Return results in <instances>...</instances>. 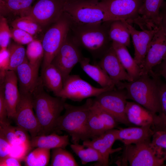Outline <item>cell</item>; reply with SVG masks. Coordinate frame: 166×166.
<instances>
[{
  "label": "cell",
  "mask_w": 166,
  "mask_h": 166,
  "mask_svg": "<svg viewBox=\"0 0 166 166\" xmlns=\"http://www.w3.org/2000/svg\"><path fill=\"white\" fill-rule=\"evenodd\" d=\"M166 58V36L160 25L148 47L141 68V75L152 73L154 67Z\"/></svg>",
  "instance_id": "obj_14"
},
{
  "label": "cell",
  "mask_w": 166,
  "mask_h": 166,
  "mask_svg": "<svg viewBox=\"0 0 166 166\" xmlns=\"http://www.w3.org/2000/svg\"><path fill=\"white\" fill-rule=\"evenodd\" d=\"M21 161L13 157L9 156L0 159V166H20Z\"/></svg>",
  "instance_id": "obj_47"
},
{
  "label": "cell",
  "mask_w": 166,
  "mask_h": 166,
  "mask_svg": "<svg viewBox=\"0 0 166 166\" xmlns=\"http://www.w3.org/2000/svg\"><path fill=\"white\" fill-rule=\"evenodd\" d=\"M93 101V99L88 98L84 104L80 106L65 103V113L58 119L54 131L66 132L71 136L73 143L89 140L87 121Z\"/></svg>",
  "instance_id": "obj_4"
},
{
  "label": "cell",
  "mask_w": 166,
  "mask_h": 166,
  "mask_svg": "<svg viewBox=\"0 0 166 166\" xmlns=\"http://www.w3.org/2000/svg\"><path fill=\"white\" fill-rule=\"evenodd\" d=\"M98 64L106 72L116 86L123 81H133L123 67L111 45L100 58Z\"/></svg>",
  "instance_id": "obj_15"
},
{
  "label": "cell",
  "mask_w": 166,
  "mask_h": 166,
  "mask_svg": "<svg viewBox=\"0 0 166 166\" xmlns=\"http://www.w3.org/2000/svg\"><path fill=\"white\" fill-rule=\"evenodd\" d=\"M20 93L14 119L17 126L28 132L32 138L38 135L40 127L33 110L31 93Z\"/></svg>",
  "instance_id": "obj_11"
},
{
  "label": "cell",
  "mask_w": 166,
  "mask_h": 166,
  "mask_svg": "<svg viewBox=\"0 0 166 166\" xmlns=\"http://www.w3.org/2000/svg\"><path fill=\"white\" fill-rule=\"evenodd\" d=\"M30 144L32 148L54 149L65 148L69 144V135H59L55 133L47 135H37L31 138Z\"/></svg>",
  "instance_id": "obj_24"
},
{
  "label": "cell",
  "mask_w": 166,
  "mask_h": 166,
  "mask_svg": "<svg viewBox=\"0 0 166 166\" xmlns=\"http://www.w3.org/2000/svg\"><path fill=\"white\" fill-rule=\"evenodd\" d=\"M35 0H6V15L9 13L20 17L27 16Z\"/></svg>",
  "instance_id": "obj_32"
},
{
  "label": "cell",
  "mask_w": 166,
  "mask_h": 166,
  "mask_svg": "<svg viewBox=\"0 0 166 166\" xmlns=\"http://www.w3.org/2000/svg\"><path fill=\"white\" fill-rule=\"evenodd\" d=\"M69 33L51 63L61 73L63 82L74 67L84 57L80 47Z\"/></svg>",
  "instance_id": "obj_10"
},
{
  "label": "cell",
  "mask_w": 166,
  "mask_h": 166,
  "mask_svg": "<svg viewBox=\"0 0 166 166\" xmlns=\"http://www.w3.org/2000/svg\"><path fill=\"white\" fill-rule=\"evenodd\" d=\"M26 52L29 62L35 66L39 67L44 56L42 42L39 40L35 39L27 44Z\"/></svg>",
  "instance_id": "obj_34"
},
{
  "label": "cell",
  "mask_w": 166,
  "mask_h": 166,
  "mask_svg": "<svg viewBox=\"0 0 166 166\" xmlns=\"http://www.w3.org/2000/svg\"><path fill=\"white\" fill-rule=\"evenodd\" d=\"M150 143L125 146L124 159L131 166H160L164 161L155 155Z\"/></svg>",
  "instance_id": "obj_13"
},
{
  "label": "cell",
  "mask_w": 166,
  "mask_h": 166,
  "mask_svg": "<svg viewBox=\"0 0 166 166\" xmlns=\"http://www.w3.org/2000/svg\"><path fill=\"white\" fill-rule=\"evenodd\" d=\"M111 46L120 61L129 75L133 80L141 76V69L132 57L126 46L112 42Z\"/></svg>",
  "instance_id": "obj_23"
},
{
  "label": "cell",
  "mask_w": 166,
  "mask_h": 166,
  "mask_svg": "<svg viewBox=\"0 0 166 166\" xmlns=\"http://www.w3.org/2000/svg\"><path fill=\"white\" fill-rule=\"evenodd\" d=\"M39 67L30 64L27 57L14 70L18 77L20 93H31L38 84L40 77L38 76Z\"/></svg>",
  "instance_id": "obj_18"
},
{
  "label": "cell",
  "mask_w": 166,
  "mask_h": 166,
  "mask_svg": "<svg viewBox=\"0 0 166 166\" xmlns=\"http://www.w3.org/2000/svg\"><path fill=\"white\" fill-rule=\"evenodd\" d=\"M158 65H159L158 75L163 77L166 83V58Z\"/></svg>",
  "instance_id": "obj_48"
},
{
  "label": "cell",
  "mask_w": 166,
  "mask_h": 166,
  "mask_svg": "<svg viewBox=\"0 0 166 166\" xmlns=\"http://www.w3.org/2000/svg\"><path fill=\"white\" fill-rule=\"evenodd\" d=\"M72 23L70 16L64 12L45 34L42 41L44 56L42 69L50 64L70 32Z\"/></svg>",
  "instance_id": "obj_6"
},
{
  "label": "cell",
  "mask_w": 166,
  "mask_h": 166,
  "mask_svg": "<svg viewBox=\"0 0 166 166\" xmlns=\"http://www.w3.org/2000/svg\"><path fill=\"white\" fill-rule=\"evenodd\" d=\"M10 63V53L7 49L0 50V81L5 78L6 72L8 70Z\"/></svg>",
  "instance_id": "obj_43"
},
{
  "label": "cell",
  "mask_w": 166,
  "mask_h": 166,
  "mask_svg": "<svg viewBox=\"0 0 166 166\" xmlns=\"http://www.w3.org/2000/svg\"><path fill=\"white\" fill-rule=\"evenodd\" d=\"M160 14L161 18V25L166 36V10H162Z\"/></svg>",
  "instance_id": "obj_49"
},
{
  "label": "cell",
  "mask_w": 166,
  "mask_h": 166,
  "mask_svg": "<svg viewBox=\"0 0 166 166\" xmlns=\"http://www.w3.org/2000/svg\"><path fill=\"white\" fill-rule=\"evenodd\" d=\"M163 0H143L139 10V26L142 30H151L161 24L160 9Z\"/></svg>",
  "instance_id": "obj_17"
},
{
  "label": "cell",
  "mask_w": 166,
  "mask_h": 166,
  "mask_svg": "<svg viewBox=\"0 0 166 166\" xmlns=\"http://www.w3.org/2000/svg\"><path fill=\"white\" fill-rule=\"evenodd\" d=\"M7 49L10 53L8 70H14L27 58L26 50L22 45L16 42L10 43Z\"/></svg>",
  "instance_id": "obj_31"
},
{
  "label": "cell",
  "mask_w": 166,
  "mask_h": 166,
  "mask_svg": "<svg viewBox=\"0 0 166 166\" xmlns=\"http://www.w3.org/2000/svg\"><path fill=\"white\" fill-rule=\"evenodd\" d=\"M4 82L0 83V124L9 123L8 111L4 93Z\"/></svg>",
  "instance_id": "obj_44"
},
{
  "label": "cell",
  "mask_w": 166,
  "mask_h": 166,
  "mask_svg": "<svg viewBox=\"0 0 166 166\" xmlns=\"http://www.w3.org/2000/svg\"><path fill=\"white\" fill-rule=\"evenodd\" d=\"M62 0H37L27 15L42 27L54 23L64 12Z\"/></svg>",
  "instance_id": "obj_12"
},
{
  "label": "cell",
  "mask_w": 166,
  "mask_h": 166,
  "mask_svg": "<svg viewBox=\"0 0 166 166\" xmlns=\"http://www.w3.org/2000/svg\"><path fill=\"white\" fill-rule=\"evenodd\" d=\"M50 149L38 147L27 155L24 160L27 166H45L49 161Z\"/></svg>",
  "instance_id": "obj_29"
},
{
  "label": "cell",
  "mask_w": 166,
  "mask_h": 166,
  "mask_svg": "<svg viewBox=\"0 0 166 166\" xmlns=\"http://www.w3.org/2000/svg\"><path fill=\"white\" fill-rule=\"evenodd\" d=\"M117 130L114 128L109 130L90 140L83 141L82 144L85 147H92L100 154L102 159V166L109 165V155L115 151L112 147L117 140Z\"/></svg>",
  "instance_id": "obj_20"
},
{
  "label": "cell",
  "mask_w": 166,
  "mask_h": 166,
  "mask_svg": "<svg viewBox=\"0 0 166 166\" xmlns=\"http://www.w3.org/2000/svg\"><path fill=\"white\" fill-rule=\"evenodd\" d=\"M14 128L17 137L21 143L30 141L27 131L18 126H14Z\"/></svg>",
  "instance_id": "obj_46"
},
{
  "label": "cell",
  "mask_w": 166,
  "mask_h": 166,
  "mask_svg": "<svg viewBox=\"0 0 166 166\" xmlns=\"http://www.w3.org/2000/svg\"><path fill=\"white\" fill-rule=\"evenodd\" d=\"M161 9L162 10H166V2L164 1L163 3Z\"/></svg>",
  "instance_id": "obj_51"
},
{
  "label": "cell",
  "mask_w": 166,
  "mask_h": 166,
  "mask_svg": "<svg viewBox=\"0 0 166 166\" xmlns=\"http://www.w3.org/2000/svg\"><path fill=\"white\" fill-rule=\"evenodd\" d=\"M41 78L44 86L52 92L55 96L61 90L63 84L61 74L52 64L41 70Z\"/></svg>",
  "instance_id": "obj_26"
},
{
  "label": "cell",
  "mask_w": 166,
  "mask_h": 166,
  "mask_svg": "<svg viewBox=\"0 0 166 166\" xmlns=\"http://www.w3.org/2000/svg\"><path fill=\"white\" fill-rule=\"evenodd\" d=\"M0 131L12 146L22 143L17 137L14 126L11 125L10 123L0 124Z\"/></svg>",
  "instance_id": "obj_42"
},
{
  "label": "cell",
  "mask_w": 166,
  "mask_h": 166,
  "mask_svg": "<svg viewBox=\"0 0 166 166\" xmlns=\"http://www.w3.org/2000/svg\"><path fill=\"white\" fill-rule=\"evenodd\" d=\"M110 22L81 25L72 21L70 31L80 47L87 50L94 57L101 58L111 45L109 35Z\"/></svg>",
  "instance_id": "obj_2"
},
{
  "label": "cell",
  "mask_w": 166,
  "mask_h": 166,
  "mask_svg": "<svg viewBox=\"0 0 166 166\" xmlns=\"http://www.w3.org/2000/svg\"><path fill=\"white\" fill-rule=\"evenodd\" d=\"M109 35L111 41L129 47L130 45V34L124 20L111 21Z\"/></svg>",
  "instance_id": "obj_27"
},
{
  "label": "cell",
  "mask_w": 166,
  "mask_h": 166,
  "mask_svg": "<svg viewBox=\"0 0 166 166\" xmlns=\"http://www.w3.org/2000/svg\"><path fill=\"white\" fill-rule=\"evenodd\" d=\"M92 105L93 104L89 111L87 121L88 128L91 139L98 136L107 131Z\"/></svg>",
  "instance_id": "obj_36"
},
{
  "label": "cell",
  "mask_w": 166,
  "mask_h": 166,
  "mask_svg": "<svg viewBox=\"0 0 166 166\" xmlns=\"http://www.w3.org/2000/svg\"><path fill=\"white\" fill-rule=\"evenodd\" d=\"M32 148L30 141L12 145L9 156L22 161L24 160Z\"/></svg>",
  "instance_id": "obj_40"
},
{
  "label": "cell",
  "mask_w": 166,
  "mask_h": 166,
  "mask_svg": "<svg viewBox=\"0 0 166 166\" xmlns=\"http://www.w3.org/2000/svg\"><path fill=\"white\" fill-rule=\"evenodd\" d=\"M92 106L107 130L114 128L118 122L109 113L104 111L93 101Z\"/></svg>",
  "instance_id": "obj_39"
},
{
  "label": "cell",
  "mask_w": 166,
  "mask_h": 166,
  "mask_svg": "<svg viewBox=\"0 0 166 166\" xmlns=\"http://www.w3.org/2000/svg\"><path fill=\"white\" fill-rule=\"evenodd\" d=\"M143 0H101L100 4L105 12L106 21L124 20L138 26L139 10Z\"/></svg>",
  "instance_id": "obj_7"
},
{
  "label": "cell",
  "mask_w": 166,
  "mask_h": 166,
  "mask_svg": "<svg viewBox=\"0 0 166 166\" xmlns=\"http://www.w3.org/2000/svg\"><path fill=\"white\" fill-rule=\"evenodd\" d=\"M128 99L124 89L115 87L99 94L93 101L99 107L112 116L118 123L128 125L131 124L125 113Z\"/></svg>",
  "instance_id": "obj_8"
},
{
  "label": "cell",
  "mask_w": 166,
  "mask_h": 166,
  "mask_svg": "<svg viewBox=\"0 0 166 166\" xmlns=\"http://www.w3.org/2000/svg\"><path fill=\"white\" fill-rule=\"evenodd\" d=\"M64 11L73 23L81 25L105 22L106 15L99 0H68L64 2Z\"/></svg>",
  "instance_id": "obj_5"
},
{
  "label": "cell",
  "mask_w": 166,
  "mask_h": 166,
  "mask_svg": "<svg viewBox=\"0 0 166 166\" xmlns=\"http://www.w3.org/2000/svg\"><path fill=\"white\" fill-rule=\"evenodd\" d=\"M13 28L24 30L33 36L41 32L42 27L31 18L26 16L16 18L11 23Z\"/></svg>",
  "instance_id": "obj_35"
},
{
  "label": "cell",
  "mask_w": 166,
  "mask_h": 166,
  "mask_svg": "<svg viewBox=\"0 0 166 166\" xmlns=\"http://www.w3.org/2000/svg\"><path fill=\"white\" fill-rule=\"evenodd\" d=\"M18 82L17 77L14 70L6 71L4 81V93L8 118L14 119L20 98Z\"/></svg>",
  "instance_id": "obj_21"
},
{
  "label": "cell",
  "mask_w": 166,
  "mask_h": 166,
  "mask_svg": "<svg viewBox=\"0 0 166 166\" xmlns=\"http://www.w3.org/2000/svg\"><path fill=\"white\" fill-rule=\"evenodd\" d=\"M153 78L149 74L142 75L131 81L120 82L116 86L124 89L128 99L142 106L153 114H158L161 111L159 96L160 80L157 74Z\"/></svg>",
  "instance_id": "obj_3"
},
{
  "label": "cell",
  "mask_w": 166,
  "mask_h": 166,
  "mask_svg": "<svg viewBox=\"0 0 166 166\" xmlns=\"http://www.w3.org/2000/svg\"><path fill=\"white\" fill-rule=\"evenodd\" d=\"M12 38L20 44H28L35 39L34 36L22 30L13 28L11 30Z\"/></svg>",
  "instance_id": "obj_41"
},
{
  "label": "cell",
  "mask_w": 166,
  "mask_h": 166,
  "mask_svg": "<svg viewBox=\"0 0 166 166\" xmlns=\"http://www.w3.org/2000/svg\"><path fill=\"white\" fill-rule=\"evenodd\" d=\"M44 86L41 78L31 93L33 108L40 127L38 135H48L54 131L65 103V99L50 95L45 91Z\"/></svg>",
  "instance_id": "obj_1"
},
{
  "label": "cell",
  "mask_w": 166,
  "mask_h": 166,
  "mask_svg": "<svg viewBox=\"0 0 166 166\" xmlns=\"http://www.w3.org/2000/svg\"><path fill=\"white\" fill-rule=\"evenodd\" d=\"M12 145L0 131V159L9 156Z\"/></svg>",
  "instance_id": "obj_45"
},
{
  "label": "cell",
  "mask_w": 166,
  "mask_h": 166,
  "mask_svg": "<svg viewBox=\"0 0 166 166\" xmlns=\"http://www.w3.org/2000/svg\"><path fill=\"white\" fill-rule=\"evenodd\" d=\"M12 38L11 30L5 17L0 16V47L1 49H7Z\"/></svg>",
  "instance_id": "obj_38"
},
{
  "label": "cell",
  "mask_w": 166,
  "mask_h": 166,
  "mask_svg": "<svg viewBox=\"0 0 166 166\" xmlns=\"http://www.w3.org/2000/svg\"><path fill=\"white\" fill-rule=\"evenodd\" d=\"M6 0H0V15L4 16L6 15Z\"/></svg>",
  "instance_id": "obj_50"
},
{
  "label": "cell",
  "mask_w": 166,
  "mask_h": 166,
  "mask_svg": "<svg viewBox=\"0 0 166 166\" xmlns=\"http://www.w3.org/2000/svg\"><path fill=\"white\" fill-rule=\"evenodd\" d=\"M70 147L73 152L80 158L81 164L85 165L92 162H97V165L102 166V159L98 152L91 147H85L79 143H73Z\"/></svg>",
  "instance_id": "obj_28"
},
{
  "label": "cell",
  "mask_w": 166,
  "mask_h": 166,
  "mask_svg": "<svg viewBox=\"0 0 166 166\" xmlns=\"http://www.w3.org/2000/svg\"><path fill=\"white\" fill-rule=\"evenodd\" d=\"M150 145L156 156L164 162L166 160V131L154 132Z\"/></svg>",
  "instance_id": "obj_33"
},
{
  "label": "cell",
  "mask_w": 166,
  "mask_h": 166,
  "mask_svg": "<svg viewBox=\"0 0 166 166\" xmlns=\"http://www.w3.org/2000/svg\"><path fill=\"white\" fill-rule=\"evenodd\" d=\"M125 113L131 124L139 126L151 124L152 127L156 123L157 115L134 101H127Z\"/></svg>",
  "instance_id": "obj_22"
},
{
  "label": "cell",
  "mask_w": 166,
  "mask_h": 166,
  "mask_svg": "<svg viewBox=\"0 0 166 166\" xmlns=\"http://www.w3.org/2000/svg\"><path fill=\"white\" fill-rule=\"evenodd\" d=\"M124 21L132 39L134 49V58L141 69L149 45L159 26L152 29L139 31Z\"/></svg>",
  "instance_id": "obj_16"
},
{
  "label": "cell",
  "mask_w": 166,
  "mask_h": 166,
  "mask_svg": "<svg viewBox=\"0 0 166 166\" xmlns=\"http://www.w3.org/2000/svg\"><path fill=\"white\" fill-rule=\"evenodd\" d=\"M115 87H96L82 79L78 75H69L64 81L61 90L56 96L80 101L86 98L96 97Z\"/></svg>",
  "instance_id": "obj_9"
},
{
  "label": "cell",
  "mask_w": 166,
  "mask_h": 166,
  "mask_svg": "<svg viewBox=\"0 0 166 166\" xmlns=\"http://www.w3.org/2000/svg\"><path fill=\"white\" fill-rule=\"evenodd\" d=\"M64 2H65V1H67V0H62Z\"/></svg>",
  "instance_id": "obj_52"
},
{
  "label": "cell",
  "mask_w": 166,
  "mask_h": 166,
  "mask_svg": "<svg viewBox=\"0 0 166 166\" xmlns=\"http://www.w3.org/2000/svg\"><path fill=\"white\" fill-rule=\"evenodd\" d=\"M51 166H78V164L73 155L65 148L53 149L52 152Z\"/></svg>",
  "instance_id": "obj_30"
},
{
  "label": "cell",
  "mask_w": 166,
  "mask_h": 166,
  "mask_svg": "<svg viewBox=\"0 0 166 166\" xmlns=\"http://www.w3.org/2000/svg\"><path fill=\"white\" fill-rule=\"evenodd\" d=\"M100 1L101 0H99Z\"/></svg>",
  "instance_id": "obj_53"
},
{
  "label": "cell",
  "mask_w": 166,
  "mask_h": 166,
  "mask_svg": "<svg viewBox=\"0 0 166 166\" xmlns=\"http://www.w3.org/2000/svg\"><path fill=\"white\" fill-rule=\"evenodd\" d=\"M82 69L101 87L116 86L110 77L98 64H91L89 58L83 57L79 62Z\"/></svg>",
  "instance_id": "obj_25"
},
{
  "label": "cell",
  "mask_w": 166,
  "mask_h": 166,
  "mask_svg": "<svg viewBox=\"0 0 166 166\" xmlns=\"http://www.w3.org/2000/svg\"><path fill=\"white\" fill-rule=\"evenodd\" d=\"M154 133L151 124L139 127H130L117 129V140L125 146L131 144L150 143Z\"/></svg>",
  "instance_id": "obj_19"
},
{
  "label": "cell",
  "mask_w": 166,
  "mask_h": 166,
  "mask_svg": "<svg viewBox=\"0 0 166 166\" xmlns=\"http://www.w3.org/2000/svg\"><path fill=\"white\" fill-rule=\"evenodd\" d=\"M159 96L161 111L157 114V123L154 130L166 131V83L160 81Z\"/></svg>",
  "instance_id": "obj_37"
}]
</instances>
